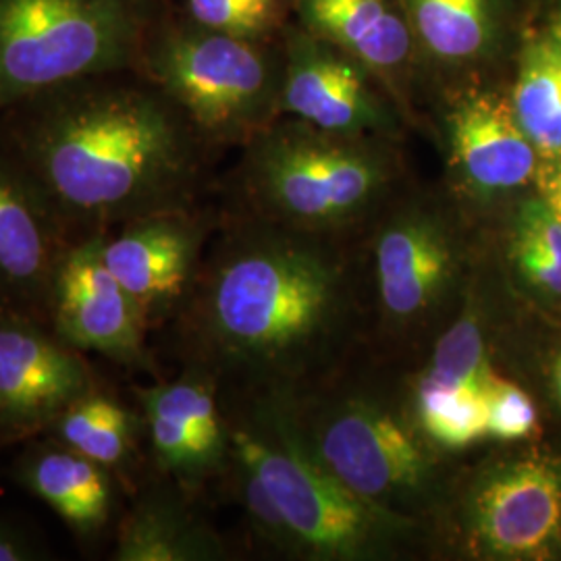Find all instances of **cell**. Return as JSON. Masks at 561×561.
I'll return each instance as SVG.
<instances>
[{"label":"cell","mask_w":561,"mask_h":561,"mask_svg":"<svg viewBox=\"0 0 561 561\" xmlns=\"http://www.w3.org/2000/svg\"><path fill=\"white\" fill-rule=\"evenodd\" d=\"M80 236L0 144V304L46 321L55 273Z\"/></svg>","instance_id":"obj_9"},{"label":"cell","mask_w":561,"mask_h":561,"mask_svg":"<svg viewBox=\"0 0 561 561\" xmlns=\"http://www.w3.org/2000/svg\"><path fill=\"white\" fill-rule=\"evenodd\" d=\"M138 71L210 140L254 138L280 108L283 57L271 42L222 34L194 21L152 30Z\"/></svg>","instance_id":"obj_4"},{"label":"cell","mask_w":561,"mask_h":561,"mask_svg":"<svg viewBox=\"0 0 561 561\" xmlns=\"http://www.w3.org/2000/svg\"><path fill=\"white\" fill-rule=\"evenodd\" d=\"M486 437L497 442L526 439L537 428V408L518 385L491 373L484 385Z\"/></svg>","instance_id":"obj_27"},{"label":"cell","mask_w":561,"mask_h":561,"mask_svg":"<svg viewBox=\"0 0 561 561\" xmlns=\"http://www.w3.org/2000/svg\"><path fill=\"white\" fill-rule=\"evenodd\" d=\"M141 431V412L131 410L106 385H101L73 401L46 435L99 461L119 477L125 491L134 493Z\"/></svg>","instance_id":"obj_21"},{"label":"cell","mask_w":561,"mask_h":561,"mask_svg":"<svg viewBox=\"0 0 561 561\" xmlns=\"http://www.w3.org/2000/svg\"><path fill=\"white\" fill-rule=\"evenodd\" d=\"M468 522L484 553L541 560L561 545V466L542 458L505 461L477 482Z\"/></svg>","instance_id":"obj_11"},{"label":"cell","mask_w":561,"mask_h":561,"mask_svg":"<svg viewBox=\"0 0 561 561\" xmlns=\"http://www.w3.org/2000/svg\"><path fill=\"white\" fill-rule=\"evenodd\" d=\"M194 134L138 69L67 81L0 115V144L78 233L181 208Z\"/></svg>","instance_id":"obj_1"},{"label":"cell","mask_w":561,"mask_h":561,"mask_svg":"<svg viewBox=\"0 0 561 561\" xmlns=\"http://www.w3.org/2000/svg\"><path fill=\"white\" fill-rule=\"evenodd\" d=\"M187 20L248 41L271 42L287 27L294 0H185Z\"/></svg>","instance_id":"obj_25"},{"label":"cell","mask_w":561,"mask_h":561,"mask_svg":"<svg viewBox=\"0 0 561 561\" xmlns=\"http://www.w3.org/2000/svg\"><path fill=\"white\" fill-rule=\"evenodd\" d=\"M449 146L461 180L482 196L537 180L539 152L510 101L493 92H466L447 115Z\"/></svg>","instance_id":"obj_16"},{"label":"cell","mask_w":561,"mask_h":561,"mask_svg":"<svg viewBox=\"0 0 561 561\" xmlns=\"http://www.w3.org/2000/svg\"><path fill=\"white\" fill-rule=\"evenodd\" d=\"M113 561L215 560L221 545L164 489H136L115 524Z\"/></svg>","instance_id":"obj_20"},{"label":"cell","mask_w":561,"mask_h":561,"mask_svg":"<svg viewBox=\"0 0 561 561\" xmlns=\"http://www.w3.org/2000/svg\"><path fill=\"white\" fill-rule=\"evenodd\" d=\"M152 0H0V115L67 81L140 67Z\"/></svg>","instance_id":"obj_3"},{"label":"cell","mask_w":561,"mask_h":561,"mask_svg":"<svg viewBox=\"0 0 561 561\" xmlns=\"http://www.w3.org/2000/svg\"><path fill=\"white\" fill-rule=\"evenodd\" d=\"M321 458L366 502L416 491L428 472L426 458L410 433L370 408H352L329 424L322 435Z\"/></svg>","instance_id":"obj_15"},{"label":"cell","mask_w":561,"mask_h":561,"mask_svg":"<svg viewBox=\"0 0 561 561\" xmlns=\"http://www.w3.org/2000/svg\"><path fill=\"white\" fill-rule=\"evenodd\" d=\"M106 233H81L67 248L50 287L46 322L60 340L88 356L99 354L129 370L152 373L146 347L150 324L104 262Z\"/></svg>","instance_id":"obj_8"},{"label":"cell","mask_w":561,"mask_h":561,"mask_svg":"<svg viewBox=\"0 0 561 561\" xmlns=\"http://www.w3.org/2000/svg\"><path fill=\"white\" fill-rule=\"evenodd\" d=\"M229 456L248 466L273 497L291 535L329 556H352L373 541L381 516L294 443L256 426L229 428Z\"/></svg>","instance_id":"obj_6"},{"label":"cell","mask_w":561,"mask_h":561,"mask_svg":"<svg viewBox=\"0 0 561 561\" xmlns=\"http://www.w3.org/2000/svg\"><path fill=\"white\" fill-rule=\"evenodd\" d=\"M298 25L398 90L421 59L401 0H294Z\"/></svg>","instance_id":"obj_17"},{"label":"cell","mask_w":561,"mask_h":561,"mask_svg":"<svg viewBox=\"0 0 561 561\" xmlns=\"http://www.w3.org/2000/svg\"><path fill=\"white\" fill-rule=\"evenodd\" d=\"M454 271V250L442 227L424 217L393 222L377 245V279L385 310L412 319L439 298Z\"/></svg>","instance_id":"obj_18"},{"label":"cell","mask_w":561,"mask_h":561,"mask_svg":"<svg viewBox=\"0 0 561 561\" xmlns=\"http://www.w3.org/2000/svg\"><path fill=\"white\" fill-rule=\"evenodd\" d=\"M280 38V111L340 136H360L389 123L377 88L381 81L362 62L300 25L287 23Z\"/></svg>","instance_id":"obj_10"},{"label":"cell","mask_w":561,"mask_h":561,"mask_svg":"<svg viewBox=\"0 0 561 561\" xmlns=\"http://www.w3.org/2000/svg\"><path fill=\"white\" fill-rule=\"evenodd\" d=\"M512 259L533 287L561 298V219L541 198L526 202L518 213Z\"/></svg>","instance_id":"obj_23"},{"label":"cell","mask_w":561,"mask_h":561,"mask_svg":"<svg viewBox=\"0 0 561 561\" xmlns=\"http://www.w3.org/2000/svg\"><path fill=\"white\" fill-rule=\"evenodd\" d=\"M245 162V183L262 208L294 221H337L360 210L387 180L377 152L308 123L261 131Z\"/></svg>","instance_id":"obj_5"},{"label":"cell","mask_w":561,"mask_h":561,"mask_svg":"<svg viewBox=\"0 0 561 561\" xmlns=\"http://www.w3.org/2000/svg\"><path fill=\"white\" fill-rule=\"evenodd\" d=\"M329 268L261 231L236 233L210 264L192 308L208 360L262 366L308 340L333 301Z\"/></svg>","instance_id":"obj_2"},{"label":"cell","mask_w":561,"mask_h":561,"mask_svg":"<svg viewBox=\"0 0 561 561\" xmlns=\"http://www.w3.org/2000/svg\"><path fill=\"white\" fill-rule=\"evenodd\" d=\"M553 387H556V396H558L561 405V354L553 362Z\"/></svg>","instance_id":"obj_32"},{"label":"cell","mask_w":561,"mask_h":561,"mask_svg":"<svg viewBox=\"0 0 561 561\" xmlns=\"http://www.w3.org/2000/svg\"><path fill=\"white\" fill-rule=\"evenodd\" d=\"M539 198H541L561 219V159L547 161L545 169H539Z\"/></svg>","instance_id":"obj_30"},{"label":"cell","mask_w":561,"mask_h":561,"mask_svg":"<svg viewBox=\"0 0 561 561\" xmlns=\"http://www.w3.org/2000/svg\"><path fill=\"white\" fill-rule=\"evenodd\" d=\"M11 479L50 507L83 545L115 530L127 493L115 472L48 435L23 443Z\"/></svg>","instance_id":"obj_14"},{"label":"cell","mask_w":561,"mask_h":561,"mask_svg":"<svg viewBox=\"0 0 561 561\" xmlns=\"http://www.w3.org/2000/svg\"><path fill=\"white\" fill-rule=\"evenodd\" d=\"M510 104L542 161L561 159V46L547 36L526 42Z\"/></svg>","instance_id":"obj_22"},{"label":"cell","mask_w":561,"mask_h":561,"mask_svg":"<svg viewBox=\"0 0 561 561\" xmlns=\"http://www.w3.org/2000/svg\"><path fill=\"white\" fill-rule=\"evenodd\" d=\"M201 243L198 222L183 208H173L111 229L104 238L102 256L152 324L192 285Z\"/></svg>","instance_id":"obj_13"},{"label":"cell","mask_w":561,"mask_h":561,"mask_svg":"<svg viewBox=\"0 0 561 561\" xmlns=\"http://www.w3.org/2000/svg\"><path fill=\"white\" fill-rule=\"evenodd\" d=\"M101 385L88 354L48 322L0 304V447L46 435L73 401Z\"/></svg>","instance_id":"obj_7"},{"label":"cell","mask_w":561,"mask_h":561,"mask_svg":"<svg viewBox=\"0 0 561 561\" xmlns=\"http://www.w3.org/2000/svg\"><path fill=\"white\" fill-rule=\"evenodd\" d=\"M491 373L481 324L477 314L468 310L437 343L433 360L421 381L482 396Z\"/></svg>","instance_id":"obj_24"},{"label":"cell","mask_w":561,"mask_h":561,"mask_svg":"<svg viewBox=\"0 0 561 561\" xmlns=\"http://www.w3.org/2000/svg\"><path fill=\"white\" fill-rule=\"evenodd\" d=\"M542 36H547L549 41H553L561 46V0H556V4L551 7L547 21H545Z\"/></svg>","instance_id":"obj_31"},{"label":"cell","mask_w":561,"mask_h":561,"mask_svg":"<svg viewBox=\"0 0 561 561\" xmlns=\"http://www.w3.org/2000/svg\"><path fill=\"white\" fill-rule=\"evenodd\" d=\"M152 460L162 474L196 484L229 458V426L213 377L194 368L178 381L136 389Z\"/></svg>","instance_id":"obj_12"},{"label":"cell","mask_w":561,"mask_h":561,"mask_svg":"<svg viewBox=\"0 0 561 561\" xmlns=\"http://www.w3.org/2000/svg\"><path fill=\"white\" fill-rule=\"evenodd\" d=\"M421 59L472 69L495 59L507 32L510 0H401Z\"/></svg>","instance_id":"obj_19"},{"label":"cell","mask_w":561,"mask_h":561,"mask_svg":"<svg viewBox=\"0 0 561 561\" xmlns=\"http://www.w3.org/2000/svg\"><path fill=\"white\" fill-rule=\"evenodd\" d=\"M236 468H238V477H240L241 502L245 505L252 524L271 541H291V535L285 526V520L273 502V497L264 489L261 479L240 461H236Z\"/></svg>","instance_id":"obj_28"},{"label":"cell","mask_w":561,"mask_h":561,"mask_svg":"<svg viewBox=\"0 0 561 561\" xmlns=\"http://www.w3.org/2000/svg\"><path fill=\"white\" fill-rule=\"evenodd\" d=\"M53 560L48 545L32 528L0 514V561Z\"/></svg>","instance_id":"obj_29"},{"label":"cell","mask_w":561,"mask_h":561,"mask_svg":"<svg viewBox=\"0 0 561 561\" xmlns=\"http://www.w3.org/2000/svg\"><path fill=\"white\" fill-rule=\"evenodd\" d=\"M419 414L424 431L445 447L461 449L486 437L481 393H463L421 381Z\"/></svg>","instance_id":"obj_26"}]
</instances>
